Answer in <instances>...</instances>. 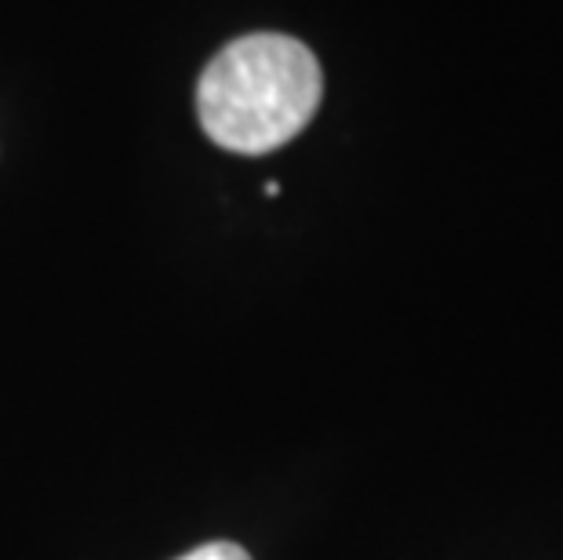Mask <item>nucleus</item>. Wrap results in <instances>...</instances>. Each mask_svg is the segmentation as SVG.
<instances>
[{
    "label": "nucleus",
    "mask_w": 563,
    "mask_h": 560,
    "mask_svg": "<svg viewBox=\"0 0 563 560\" xmlns=\"http://www.w3.org/2000/svg\"><path fill=\"white\" fill-rule=\"evenodd\" d=\"M178 560H251V557L236 542H208V546L189 550L186 557H178Z\"/></svg>",
    "instance_id": "obj_2"
},
{
    "label": "nucleus",
    "mask_w": 563,
    "mask_h": 560,
    "mask_svg": "<svg viewBox=\"0 0 563 560\" xmlns=\"http://www.w3.org/2000/svg\"><path fill=\"white\" fill-rule=\"evenodd\" d=\"M323 102V69L287 33L225 44L197 80V117L214 146L258 157L302 135Z\"/></svg>",
    "instance_id": "obj_1"
}]
</instances>
